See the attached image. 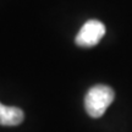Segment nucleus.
I'll use <instances>...</instances> for the list:
<instances>
[{
    "instance_id": "3",
    "label": "nucleus",
    "mask_w": 132,
    "mask_h": 132,
    "mask_svg": "<svg viewBox=\"0 0 132 132\" xmlns=\"http://www.w3.org/2000/svg\"><path fill=\"white\" fill-rule=\"evenodd\" d=\"M23 111L16 106H6L0 103V125L16 126L23 121Z\"/></svg>"
},
{
    "instance_id": "2",
    "label": "nucleus",
    "mask_w": 132,
    "mask_h": 132,
    "mask_svg": "<svg viewBox=\"0 0 132 132\" xmlns=\"http://www.w3.org/2000/svg\"><path fill=\"white\" fill-rule=\"evenodd\" d=\"M105 34V26L98 20L87 21L76 36L75 42L78 47L90 48L97 45Z\"/></svg>"
},
{
    "instance_id": "1",
    "label": "nucleus",
    "mask_w": 132,
    "mask_h": 132,
    "mask_svg": "<svg viewBox=\"0 0 132 132\" xmlns=\"http://www.w3.org/2000/svg\"><path fill=\"white\" fill-rule=\"evenodd\" d=\"M115 93L113 88L105 85H97L92 87L85 97V108L87 114L92 118L103 116L105 110L113 103Z\"/></svg>"
}]
</instances>
